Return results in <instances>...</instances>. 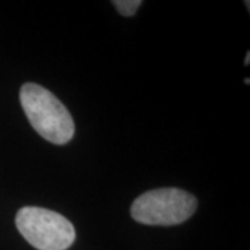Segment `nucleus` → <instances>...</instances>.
Masks as SVG:
<instances>
[{
    "mask_svg": "<svg viewBox=\"0 0 250 250\" xmlns=\"http://www.w3.org/2000/svg\"><path fill=\"white\" fill-rule=\"evenodd\" d=\"M113 4L116 6V9L125 16V17H132L138 9L142 6L141 0H114Z\"/></svg>",
    "mask_w": 250,
    "mask_h": 250,
    "instance_id": "4",
    "label": "nucleus"
},
{
    "mask_svg": "<svg viewBox=\"0 0 250 250\" xmlns=\"http://www.w3.org/2000/svg\"><path fill=\"white\" fill-rule=\"evenodd\" d=\"M249 60H250V52H248V54H246V62H245V65H249Z\"/></svg>",
    "mask_w": 250,
    "mask_h": 250,
    "instance_id": "5",
    "label": "nucleus"
},
{
    "mask_svg": "<svg viewBox=\"0 0 250 250\" xmlns=\"http://www.w3.org/2000/svg\"><path fill=\"white\" fill-rule=\"evenodd\" d=\"M196 208V197L187 190L178 188H160L136 197L131 206V215L141 224L170 227L185 223Z\"/></svg>",
    "mask_w": 250,
    "mask_h": 250,
    "instance_id": "2",
    "label": "nucleus"
},
{
    "mask_svg": "<svg viewBox=\"0 0 250 250\" xmlns=\"http://www.w3.org/2000/svg\"><path fill=\"white\" fill-rule=\"evenodd\" d=\"M18 232L38 250H67L75 241V229L65 217L49 208L28 206L16 215Z\"/></svg>",
    "mask_w": 250,
    "mask_h": 250,
    "instance_id": "3",
    "label": "nucleus"
},
{
    "mask_svg": "<svg viewBox=\"0 0 250 250\" xmlns=\"http://www.w3.org/2000/svg\"><path fill=\"white\" fill-rule=\"evenodd\" d=\"M20 102L29 124L43 139L65 145L72 139L75 125L70 111L50 90L28 82L21 86Z\"/></svg>",
    "mask_w": 250,
    "mask_h": 250,
    "instance_id": "1",
    "label": "nucleus"
}]
</instances>
